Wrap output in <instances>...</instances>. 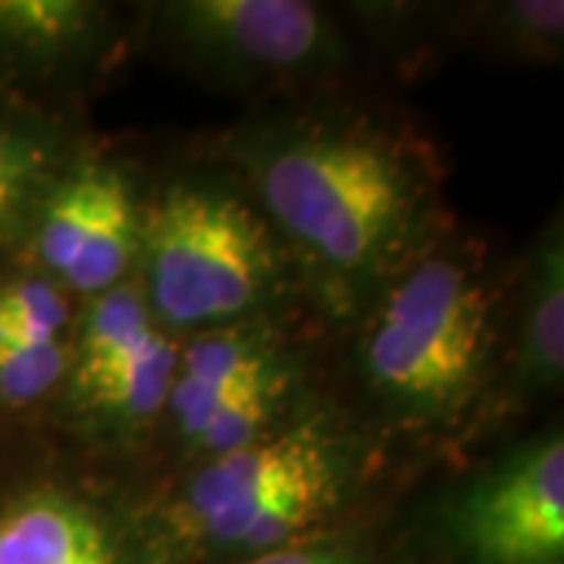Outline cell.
I'll return each instance as SVG.
<instances>
[{
  "label": "cell",
  "mask_w": 564,
  "mask_h": 564,
  "mask_svg": "<svg viewBox=\"0 0 564 564\" xmlns=\"http://www.w3.org/2000/svg\"><path fill=\"white\" fill-rule=\"evenodd\" d=\"M236 163L289 258L336 302H373L436 245V161L395 129L326 113L267 120L239 135Z\"/></svg>",
  "instance_id": "obj_1"
},
{
  "label": "cell",
  "mask_w": 564,
  "mask_h": 564,
  "mask_svg": "<svg viewBox=\"0 0 564 564\" xmlns=\"http://www.w3.org/2000/svg\"><path fill=\"white\" fill-rule=\"evenodd\" d=\"M355 477V436L317 411L202 462L144 518L176 564H239L336 524Z\"/></svg>",
  "instance_id": "obj_2"
},
{
  "label": "cell",
  "mask_w": 564,
  "mask_h": 564,
  "mask_svg": "<svg viewBox=\"0 0 564 564\" xmlns=\"http://www.w3.org/2000/svg\"><path fill=\"white\" fill-rule=\"evenodd\" d=\"M370 304L367 392L411 426L458 421L486 389L499 343V289L480 258L433 245Z\"/></svg>",
  "instance_id": "obj_3"
},
{
  "label": "cell",
  "mask_w": 564,
  "mask_h": 564,
  "mask_svg": "<svg viewBox=\"0 0 564 564\" xmlns=\"http://www.w3.org/2000/svg\"><path fill=\"white\" fill-rule=\"evenodd\" d=\"M292 258L261 210L214 180H170L141 204L139 280L154 323L176 333L267 317Z\"/></svg>",
  "instance_id": "obj_4"
},
{
  "label": "cell",
  "mask_w": 564,
  "mask_h": 564,
  "mask_svg": "<svg viewBox=\"0 0 564 564\" xmlns=\"http://www.w3.org/2000/svg\"><path fill=\"white\" fill-rule=\"evenodd\" d=\"M154 20L180 54L236 82L326 76L348 57L336 17L311 0H176Z\"/></svg>",
  "instance_id": "obj_5"
},
{
  "label": "cell",
  "mask_w": 564,
  "mask_h": 564,
  "mask_svg": "<svg viewBox=\"0 0 564 564\" xmlns=\"http://www.w3.org/2000/svg\"><path fill=\"white\" fill-rule=\"evenodd\" d=\"M443 540L455 564H564L562 433L467 480L445 505Z\"/></svg>",
  "instance_id": "obj_6"
},
{
  "label": "cell",
  "mask_w": 564,
  "mask_h": 564,
  "mask_svg": "<svg viewBox=\"0 0 564 564\" xmlns=\"http://www.w3.org/2000/svg\"><path fill=\"white\" fill-rule=\"evenodd\" d=\"M141 202L120 166H63L29 223L41 276L63 292L101 295L135 273Z\"/></svg>",
  "instance_id": "obj_7"
},
{
  "label": "cell",
  "mask_w": 564,
  "mask_h": 564,
  "mask_svg": "<svg viewBox=\"0 0 564 564\" xmlns=\"http://www.w3.org/2000/svg\"><path fill=\"white\" fill-rule=\"evenodd\" d=\"M0 564H176L144 511L39 477L0 496Z\"/></svg>",
  "instance_id": "obj_8"
},
{
  "label": "cell",
  "mask_w": 564,
  "mask_h": 564,
  "mask_svg": "<svg viewBox=\"0 0 564 564\" xmlns=\"http://www.w3.org/2000/svg\"><path fill=\"white\" fill-rule=\"evenodd\" d=\"M180 361V339L154 326L110 361L69 373L63 408L98 443H126L161 421Z\"/></svg>",
  "instance_id": "obj_9"
},
{
  "label": "cell",
  "mask_w": 564,
  "mask_h": 564,
  "mask_svg": "<svg viewBox=\"0 0 564 564\" xmlns=\"http://www.w3.org/2000/svg\"><path fill=\"white\" fill-rule=\"evenodd\" d=\"M299 367L285 336L267 317L236 321L180 343V361L163 417L185 443L229 395L282 370Z\"/></svg>",
  "instance_id": "obj_10"
},
{
  "label": "cell",
  "mask_w": 564,
  "mask_h": 564,
  "mask_svg": "<svg viewBox=\"0 0 564 564\" xmlns=\"http://www.w3.org/2000/svg\"><path fill=\"white\" fill-rule=\"evenodd\" d=\"M107 13L88 0H0V66L51 76L79 66L104 41Z\"/></svg>",
  "instance_id": "obj_11"
},
{
  "label": "cell",
  "mask_w": 564,
  "mask_h": 564,
  "mask_svg": "<svg viewBox=\"0 0 564 564\" xmlns=\"http://www.w3.org/2000/svg\"><path fill=\"white\" fill-rule=\"evenodd\" d=\"M518 389L527 395L555 392L564 377V242L555 220L530 254L524 307L514 343Z\"/></svg>",
  "instance_id": "obj_12"
},
{
  "label": "cell",
  "mask_w": 564,
  "mask_h": 564,
  "mask_svg": "<svg viewBox=\"0 0 564 564\" xmlns=\"http://www.w3.org/2000/svg\"><path fill=\"white\" fill-rule=\"evenodd\" d=\"M61 170V141L47 126L0 113V245L29 229Z\"/></svg>",
  "instance_id": "obj_13"
},
{
  "label": "cell",
  "mask_w": 564,
  "mask_h": 564,
  "mask_svg": "<svg viewBox=\"0 0 564 564\" xmlns=\"http://www.w3.org/2000/svg\"><path fill=\"white\" fill-rule=\"evenodd\" d=\"M299 389V367L282 370L273 377H263L258 383L245 386L236 395L207 417V421L185 440V452L198 462H214L223 458L242 445L254 443L285 423L292 411V395Z\"/></svg>",
  "instance_id": "obj_14"
},
{
  "label": "cell",
  "mask_w": 564,
  "mask_h": 564,
  "mask_svg": "<svg viewBox=\"0 0 564 564\" xmlns=\"http://www.w3.org/2000/svg\"><path fill=\"white\" fill-rule=\"evenodd\" d=\"M158 323L148 311L135 273L120 285L107 289L101 295H91L85 311L73 323L69 336V373L91 370L98 364L110 361L122 348L139 343L148 329ZM66 373V377H69Z\"/></svg>",
  "instance_id": "obj_15"
},
{
  "label": "cell",
  "mask_w": 564,
  "mask_h": 564,
  "mask_svg": "<svg viewBox=\"0 0 564 564\" xmlns=\"http://www.w3.org/2000/svg\"><path fill=\"white\" fill-rule=\"evenodd\" d=\"M484 39L514 61L558 63L564 44V3L505 0L484 7Z\"/></svg>",
  "instance_id": "obj_16"
},
{
  "label": "cell",
  "mask_w": 564,
  "mask_h": 564,
  "mask_svg": "<svg viewBox=\"0 0 564 564\" xmlns=\"http://www.w3.org/2000/svg\"><path fill=\"white\" fill-rule=\"evenodd\" d=\"M0 314L25 343H69L76 323L66 292L41 273L0 282Z\"/></svg>",
  "instance_id": "obj_17"
},
{
  "label": "cell",
  "mask_w": 564,
  "mask_h": 564,
  "mask_svg": "<svg viewBox=\"0 0 564 564\" xmlns=\"http://www.w3.org/2000/svg\"><path fill=\"white\" fill-rule=\"evenodd\" d=\"M69 343L10 339L0 348V404L29 408L66 383Z\"/></svg>",
  "instance_id": "obj_18"
},
{
  "label": "cell",
  "mask_w": 564,
  "mask_h": 564,
  "mask_svg": "<svg viewBox=\"0 0 564 564\" xmlns=\"http://www.w3.org/2000/svg\"><path fill=\"white\" fill-rule=\"evenodd\" d=\"M239 564H389V555L373 527L336 521Z\"/></svg>",
  "instance_id": "obj_19"
}]
</instances>
